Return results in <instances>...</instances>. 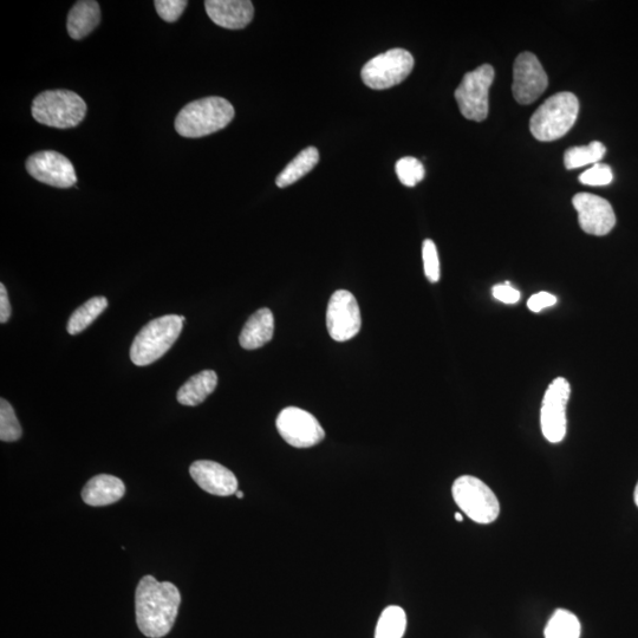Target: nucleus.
Listing matches in <instances>:
<instances>
[{"label": "nucleus", "mask_w": 638, "mask_h": 638, "mask_svg": "<svg viewBox=\"0 0 638 638\" xmlns=\"http://www.w3.org/2000/svg\"><path fill=\"white\" fill-rule=\"evenodd\" d=\"M180 591L174 584L159 582L153 576L141 579L135 594L136 623L151 638L169 634L178 617Z\"/></svg>", "instance_id": "f257e3e1"}, {"label": "nucleus", "mask_w": 638, "mask_h": 638, "mask_svg": "<svg viewBox=\"0 0 638 638\" xmlns=\"http://www.w3.org/2000/svg\"><path fill=\"white\" fill-rule=\"evenodd\" d=\"M234 119L232 104L223 97H206L188 103L175 119V129L188 139H199L226 128Z\"/></svg>", "instance_id": "f03ea898"}, {"label": "nucleus", "mask_w": 638, "mask_h": 638, "mask_svg": "<svg viewBox=\"0 0 638 638\" xmlns=\"http://www.w3.org/2000/svg\"><path fill=\"white\" fill-rule=\"evenodd\" d=\"M184 322L185 317L177 315L153 319L136 335L130 348V360L138 367L160 360L178 341Z\"/></svg>", "instance_id": "7ed1b4c3"}, {"label": "nucleus", "mask_w": 638, "mask_h": 638, "mask_svg": "<svg viewBox=\"0 0 638 638\" xmlns=\"http://www.w3.org/2000/svg\"><path fill=\"white\" fill-rule=\"evenodd\" d=\"M578 113L579 101L576 95L568 91L553 95L532 115L531 133L542 142L561 139L574 127Z\"/></svg>", "instance_id": "20e7f679"}, {"label": "nucleus", "mask_w": 638, "mask_h": 638, "mask_svg": "<svg viewBox=\"0 0 638 638\" xmlns=\"http://www.w3.org/2000/svg\"><path fill=\"white\" fill-rule=\"evenodd\" d=\"M31 113L44 126L69 129L77 127L84 120L87 104L74 91L48 90L32 102Z\"/></svg>", "instance_id": "39448f33"}, {"label": "nucleus", "mask_w": 638, "mask_h": 638, "mask_svg": "<svg viewBox=\"0 0 638 638\" xmlns=\"http://www.w3.org/2000/svg\"><path fill=\"white\" fill-rule=\"evenodd\" d=\"M452 493L459 509L473 522L487 525L496 522L499 517V500L484 481L472 475H462L454 481Z\"/></svg>", "instance_id": "423d86ee"}, {"label": "nucleus", "mask_w": 638, "mask_h": 638, "mask_svg": "<svg viewBox=\"0 0 638 638\" xmlns=\"http://www.w3.org/2000/svg\"><path fill=\"white\" fill-rule=\"evenodd\" d=\"M414 57L405 49H392L371 58L362 69V81L374 90H384L402 83L412 73Z\"/></svg>", "instance_id": "0eeeda50"}, {"label": "nucleus", "mask_w": 638, "mask_h": 638, "mask_svg": "<svg viewBox=\"0 0 638 638\" xmlns=\"http://www.w3.org/2000/svg\"><path fill=\"white\" fill-rule=\"evenodd\" d=\"M494 69L490 64L481 65V67L467 73L455 90V100L462 115L467 120L481 122L487 119L488 96L494 81Z\"/></svg>", "instance_id": "6e6552de"}, {"label": "nucleus", "mask_w": 638, "mask_h": 638, "mask_svg": "<svg viewBox=\"0 0 638 638\" xmlns=\"http://www.w3.org/2000/svg\"><path fill=\"white\" fill-rule=\"evenodd\" d=\"M570 394V383L564 377L553 380L545 392L542 412H540V425H542L544 438L551 444H559L565 438L566 406H568Z\"/></svg>", "instance_id": "1a4fd4ad"}, {"label": "nucleus", "mask_w": 638, "mask_h": 638, "mask_svg": "<svg viewBox=\"0 0 638 638\" xmlns=\"http://www.w3.org/2000/svg\"><path fill=\"white\" fill-rule=\"evenodd\" d=\"M276 426L282 438L296 448L314 447L325 438L324 429L315 416L297 407L283 409Z\"/></svg>", "instance_id": "9d476101"}, {"label": "nucleus", "mask_w": 638, "mask_h": 638, "mask_svg": "<svg viewBox=\"0 0 638 638\" xmlns=\"http://www.w3.org/2000/svg\"><path fill=\"white\" fill-rule=\"evenodd\" d=\"M362 327V316L356 298L347 290H337L331 296L327 309V328L332 340L347 342Z\"/></svg>", "instance_id": "9b49d317"}, {"label": "nucleus", "mask_w": 638, "mask_h": 638, "mask_svg": "<svg viewBox=\"0 0 638 638\" xmlns=\"http://www.w3.org/2000/svg\"><path fill=\"white\" fill-rule=\"evenodd\" d=\"M549 86L542 63L532 52H523L513 67V96L520 104H531L543 95Z\"/></svg>", "instance_id": "f8f14e48"}, {"label": "nucleus", "mask_w": 638, "mask_h": 638, "mask_svg": "<svg viewBox=\"0 0 638 638\" xmlns=\"http://www.w3.org/2000/svg\"><path fill=\"white\" fill-rule=\"evenodd\" d=\"M26 171L42 184L57 188H69L77 182V175L71 161L55 151L32 154L26 160Z\"/></svg>", "instance_id": "ddd939ff"}, {"label": "nucleus", "mask_w": 638, "mask_h": 638, "mask_svg": "<svg viewBox=\"0 0 638 638\" xmlns=\"http://www.w3.org/2000/svg\"><path fill=\"white\" fill-rule=\"evenodd\" d=\"M582 230L591 236H607L616 225L613 206L608 200L591 193H578L572 199Z\"/></svg>", "instance_id": "4468645a"}, {"label": "nucleus", "mask_w": 638, "mask_h": 638, "mask_svg": "<svg viewBox=\"0 0 638 638\" xmlns=\"http://www.w3.org/2000/svg\"><path fill=\"white\" fill-rule=\"evenodd\" d=\"M190 473L195 483L213 496L229 497L238 491L236 475L218 462L195 461L190 468Z\"/></svg>", "instance_id": "2eb2a0df"}, {"label": "nucleus", "mask_w": 638, "mask_h": 638, "mask_svg": "<svg viewBox=\"0 0 638 638\" xmlns=\"http://www.w3.org/2000/svg\"><path fill=\"white\" fill-rule=\"evenodd\" d=\"M205 9L214 24L230 30L246 28L255 16L249 0H207Z\"/></svg>", "instance_id": "dca6fc26"}, {"label": "nucleus", "mask_w": 638, "mask_h": 638, "mask_svg": "<svg viewBox=\"0 0 638 638\" xmlns=\"http://www.w3.org/2000/svg\"><path fill=\"white\" fill-rule=\"evenodd\" d=\"M126 493V486L122 480L114 475L100 474L90 479L82 491L84 503L89 506L101 507L117 503Z\"/></svg>", "instance_id": "f3484780"}, {"label": "nucleus", "mask_w": 638, "mask_h": 638, "mask_svg": "<svg viewBox=\"0 0 638 638\" xmlns=\"http://www.w3.org/2000/svg\"><path fill=\"white\" fill-rule=\"evenodd\" d=\"M273 332H275V318L270 309L263 308L246 322L239 336V343L246 350H256L272 340Z\"/></svg>", "instance_id": "a211bd4d"}, {"label": "nucleus", "mask_w": 638, "mask_h": 638, "mask_svg": "<svg viewBox=\"0 0 638 638\" xmlns=\"http://www.w3.org/2000/svg\"><path fill=\"white\" fill-rule=\"evenodd\" d=\"M101 21L100 5L94 0H82L77 2L68 15V34L71 38L80 41L96 29Z\"/></svg>", "instance_id": "6ab92c4d"}, {"label": "nucleus", "mask_w": 638, "mask_h": 638, "mask_svg": "<svg viewBox=\"0 0 638 638\" xmlns=\"http://www.w3.org/2000/svg\"><path fill=\"white\" fill-rule=\"evenodd\" d=\"M217 384L218 376L213 370L201 371L179 389L178 402L182 406H199L216 390Z\"/></svg>", "instance_id": "aec40b11"}, {"label": "nucleus", "mask_w": 638, "mask_h": 638, "mask_svg": "<svg viewBox=\"0 0 638 638\" xmlns=\"http://www.w3.org/2000/svg\"><path fill=\"white\" fill-rule=\"evenodd\" d=\"M319 162V152L315 147L305 148L299 153L284 171L278 175L276 184L279 188L294 185L296 181L302 179L315 168Z\"/></svg>", "instance_id": "412c9836"}, {"label": "nucleus", "mask_w": 638, "mask_h": 638, "mask_svg": "<svg viewBox=\"0 0 638 638\" xmlns=\"http://www.w3.org/2000/svg\"><path fill=\"white\" fill-rule=\"evenodd\" d=\"M108 308L106 297H94L88 302L81 305L73 315L70 316L68 322V332L71 336L81 334L90 324H93L102 312Z\"/></svg>", "instance_id": "4be33fe9"}, {"label": "nucleus", "mask_w": 638, "mask_h": 638, "mask_svg": "<svg viewBox=\"0 0 638 638\" xmlns=\"http://www.w3.org/2000/svg\"><path fill=\"white\" fill-rule=\"evenodd\" d=\"M607 153L602 142L594 141L588 146L572 147L564 154L566 169H576L588 165L600 164Z\"/></svg>", "instance_id": "5701e85b"}, {"label": "nucleus", "mask_w": 638, "mask_h": 638, "mask_svg": "<svg viewBox=\"0 0 638 638\" xmlns=\"http://www.w3.org/2000/svg\"><path fill=\"white\" fill-rule=\"evenodd\" d=\"M407 616L405 610L396 605L383 610L377 623L375 638H402L406 633Z\"/></svg>", "instance_id": "b1692460"}, {"label": "nucleus", "mask_w": 638, "mask_h": 638, "mask_svg": "<svg viewBox=\"0 0 638 638\" xmlns=\"http://www.w3.org/2000/svg\"><path fill=\"white\" fill-rule=\"evenodd\" d=\"M544 634L545 638H579L581 623L570 611L559 609L550 618Z\"/></svg>", "instance_id": "393cba45"}, {"label": "nucleus", "mask_w": 638, "mask_h": 638, "mask_svg": "<svg viewBox=\"0 0 638 638\" xmlns=\"http://www.w3.org/2000/svg\"><path fill=\"white\" fill-rule=\"evenodd\" d=\"M22 427L15 409L5 399L0 400V440L15 442L22 438Z\"/></svg>", "instance_id": "a878e982"}, {"label": "nucleus", "mask_w": 638, "mask_h": 638, "mask_svg": "<svg viewBox=\"0 0 638 638\" xmlns=\"http://www.w3.org/2000/svg\"><path fill=\"white\" fill-rule=\"evenodd\" d=\"M397 178L407 187H414L425 179V167L413 156H407L397 161L395 166Z\"/></svg>", "instance_id": "bb28decb"}, {"label": "nucleus", "mask_w": 638, "mask_h": 638, "mask_svg": "<svg viewBox=\"0 0 638 638\" xmlns=\"http://www.w3.org/2000/svg\"><path fill=\"white\" fill-rule=\"evenodd\" d=\"M423 266L425 275L431 283H438L440 279V260L438 249L433 240L427 239L422 245Z\"/></svg>", "instance_id": "cd10ccee"}, {"label": "nucleus", "mask_w": 638, "mask_h": 638, "mask_svg": "<svg viewBox=\"0 0 638 638\" xmlns=\"http://www.w3.org/2000/svg\"><path fill=\"white\" fill-rule=\"evenodd\" d=\"M614 180L613 169L609 165L596 164L581 174L579 181L588 186H607Z\"/></svg>", "instance_id": "c85d7f7f"}, {"label": "nucleus", "mask_w": 638, "mask_h": 638, "mask_svg": "<svg viewBox=\"0 0 638 638\" xmlns=\"http://www.w3.org/2000/svg\"><path fill=\"white\" fill-rule=\"evenodd\" d=\"M159 16L167 23L177 22L188 2L186 0H156L154 3Z\"/></svg>", "instance_id": "c756f323"}, {"label": "nucleus", "mask_w": 638, "mask_h": 638, "mask_svg": "<svg viewBox=\"0 0 638 638\" xmlns=\"http://www.w3.org/2000/svg\"><path fill=\"white\" fill-rule=\"evenodd\" d=\"M492 294L501 303L516 304L520 301V292L509 282L493 286Z\"/></svg>", "instance_id": "7c9ffc66"}, {"label": "nucleus", "mask_w": 638, "mask_h": 638, "mask_svg": "<svg viewBox=\"0 0 638 638\" xmlns=\"http://www.w3.org/2000/svg\"><path fill=\"white\" fill-rule=\"evenodd\" d=\"M557 303V297L549 294V292H539V294L533 295L527 307L533 312H540L545 308H551Z\"/></svg>", "instance_id": "2f4dec72"}, {"label": "nucleus", "mask_w": 638, "mask_h": 638, "mask_svg": "<svg viewBox=\"0 0 638 638\" xmlns=\"http://www.w3.org/2000/svg\"><path fill=\"white\" fill-rule=\"evenodd\" d=\"M11 312L12 309L8 291H6L4 284H0V322L3 324L8 322L11 317Z\"/></svg>", "instance_id": "473e14b6"}, {"label": "nucleus", "mask_w": 638, "mask_h": 638, "mask_svg": "<svg viewBox=\"0 0 638 638\" xmlns=\"http://www.w3.org/2000/svg\"><path fill=\"white\" fill-rule=\"evenodd\" d=\"M455 519H457V522L461 523L464 522V517H462L461 513H455Z\"/></svg>", "instance_id": "72a5a7b5"}, {"label": "nucleus", "mask_w": 638, "mask_h": 638, "mask_svg": "<svg viewBox=\"0 0 638 638\" xmlns=\"http://www.w3.org/2000/svg\"><path fill=\"white\" fill-rule=\"evenodd\" d=\"M634 499H635V503H636V505L638 507V483H637L636 488H635Z\"/></svg>", "instance_id": "f704fd0d"}, {"label": "nucleus", "mask_w": 638, "mask_h": 638, "mask_svg": "<svg viewBox=\"0 0 638 638\" xmlns=\"http://www.w3.org/2000/svg\"><path fill=\"white\" fill-rule=\"evenodd\" d=\"M236 496H237L238 498H244V493H243V492H240V491H237V492H236Z\"/></svg>", "instance_id": "c9c22d12"}]
</instances>
